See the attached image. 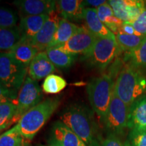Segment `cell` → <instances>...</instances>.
<instances>
[{
  "instance_id": "21",
  "label": "cell",
  "mask_w": 146,
  "mask_h": 146,
  "mask_svg": "<svg viewBox=\"0 0 146 146\" xmlns=\"http://www.w3.org/2000/svg\"><path fill=\"white\" fill-rule=\"evenodd\" d=\"M47 57L56 68L67 69L76 61V56L66 53L59 48H49L45 51Z\"/></svg>"
},
{
  "instance_id": "13",
  "label": "cell",
  "mask_w": 146,
  "mask_h": 146,
  "mask_svg": "<svg viewBox=\"0 0 146 146\" xmlns=\"http://www.w3.org/2000/svg\"><path fill=\"white\" fill-rule=\"evenodd\" d=\"M56 71V67L47 57L45 52H39L28 67L29 76L37 81L45 78Z\"/></svg>"
},
{
  "instance_id": "16",
  "label": "cell",
  "mask_w": 146,
  "mask_h": 146,
  "mask_svg": "<svg viewBox=\"0 0 146 146\" xmlns=\"http://www.w3.org/2000/svg\"><path fill=\"white\" fill-rule=\"evenodd\" d=\"M48 18L49 15L27 16L22 17L18 27L21 39L31 41L41 30Z\"/></svg>"
},
{
  "instance_id": "32",
  "label": "cell",
  "mask_w": 146,
  "mask_h": 146,
  "mask_svg": "<svg viewBox=\"0 0 146 146\" xmlns=\"http://www.w3.org/2000/svg\"><path fill=\"white\" fill-rule=\"evenodd\" d=\"M18 91L8 88L0 83V106L6 103H14L18 96Z\"/></svg>"
},
{
  "instance_id": "26",
  "label": "cell",
  "mask_w": 146,
  "mask_h": 146,
  "mask_svg": "<svg viewBox=\"0 0 146 146\" xmlns=\"http://www.w3.org/2000/svg\"><path fill=\"white\" fill-rule=\"evenodd\" d=\"M116 41L117 42L120 50L125 52H130L135 50L141 43L145 36L135 35H128L125 33L116 34Z\"/></svg>"
},
{
  "instance_id": "1",
  "label": "cell",
  "mask_w": 146,
  "mask_h": 146,
  "mask_svg": "<svg viewBox=\"0 0 146 146\" xmlns=\"http://www.w3.org/2000/svg\"><path fill=\"white\" fill-rule=\"evenodd\" d=\"M62 121L87 146H101L102 140L94 114L88 108L79 104L66 107L60 114Z\"/></svg>"
},
{
  "instance_id": "6",
  "label": "cell",
  "mask_w": 146,
  "mask_h": 146,
  "mask_svg": "<svg viewBox=\"0 0 146 146\" xmlns=\"http://www.w3.org/2000/svg\"><path fill=\"white\" fill-rule=\"evenodd\" d=\"M28 68L17 61L12 54L0 52V83L18 91L27 78Z\"/></svg>"
},
{
  "instance_id": "12",
  "label": "cell",
  "mask_w": 146,
  "mask_h": 146,
  "mask_svg": "<svg viewBox=\"0 0 146 146\" xmlns=\"http://www.w3.org/2000/svg\"><path fill=\"white\" fill-rule=\"evenodd\" d=\"M14 4L17 7L23 16L50 15L56 11V1L52 0H18L14 1Z\"/></svg>"
},
{
  "instance_id": "19",
  "label": "cell",
  "mask_w": 146,
  "mask_h": 146,
  "mask_svg": "<svg viewBox=\"0 0 146 146\" xmlns=\"http://www.w3.org/2000/svg\"><path fill=\"white\" fill-rule=\"evenodd\" d=\"M78 29H79V27L74 25L72 22L62 18L58 24L54 39L47 49L58 48V47L62 46L77 32Z\"/></svg>"
},
{
  "instance_id": "29",
  "label": "cell",
  "mask_w": 146,
  "mask_h": 146,
  "mask_svg": "<svg viewBox=\"0 0 146 146\" xmlns=\"http://www.w3.org/2000/svg\"><path fill=\"white\" fill-rule=\"evenodd\" d=\"M125 3L129 19V22L135 21L141 12V10L145 6L143 1L137 0H125Z\"/></svg>"
},
{
  "instance_id": "15",
  "label": "cell",
  "mask_w": 146,
  "mask_h": 146,
  "mask_svg": "<svg viewBox=\"0 0 146 146\" xmlns=\"http://www.w3.org/2000/svg\"><path fill=\"white\" fill-rule=\"evenodd\" d=\"M128 129L146 130V96H141L129 107Z\"/></svg>"
},
{
  "instance_id": "37",
  "label": "cell",
  "mask_w": 146,
  "mask_h": 146,
  "mask_svg": "<svg viewBox=\"0 0 146 146\" xmlns=\"http://www.w3.org/2000/svg\"><path fill=\"white\" fill-rule=\"evenodd\" d=\"M41 146H56V145H51V144H49L48 145H41Z\"/></svg>"
},
{
  "instance_id": "18",
  "label": "cell",
  "mask_w": 146,
  "mask_h": 146,
  "mask_svg": "<svg viewBox=\"0 0 146 146\" xmlns=\"http://www.w3.org/2000/svg\"><path fill=\"white\" fill-rule=\"evenodd\" d=\"M8 53L12 54L17 61L28 68L39 51L31 41L21 39Z\"/></svg>"
},
{
  "instance_id": "22",
  "label": "cell",
  "mask_w": 146,
  "mask_h": 146,
  "mask_svg": "<svg viewBox=\"0 0 146 146\" xmlns=\"http://www.w3.org/2000/svg\"><path fill=\"white\" fill-rule=\"evenodd\" d=\"M21 39L18 27H0V52H8Z\"/></svg>"
},
{
  "instance_id": "11",
  "label": "cell",
  "mask_w": 146,
  "mask_h": 146,
  "mask_svg": "<svg viewBox=\"0 0 146 146\" xmlns=\"http://www.w3.org/2000/svg\"><path fill=\"white\" fill-rule=\"evenodd\" d=\"M58 14L54 11L49 15L48 19L42 27L39 32L36 35L31 43L37 49L39 52H45L54 39V35L60 23Z\"/></svg>"
},
{
  "instance_id": "7",
  "label": "cell",
  "mask_w": 146,
  "mask_h": 146,
  "mask_svg": "<svg viewBox=\"0 0 146 146\" xmlns=\"http://www.w3.org/2000/svg\"><path fill=\"white\" fill-rule=\"evenodd\" d=\"M129 110V108L113 90L107 114L102 122L108 135H114L118 137L124 135L126 129H128Z\"/></svg>"
},
{
  "instance_id": "17",
  "label": "cell",
  "mask_w": 146,
  "mask_h": 146,
  "mask_svg": "<svg viewBox=\"0 0 146 146\" xmlns=\"http://www.w3.org/2000/svg\"><path fill=\"white\" fill-rule=\"evenodd\" d=\"M83 20L85 22V27L94 35L98 37L116 39L115 35L110 31L100 20L97 14L96 9L85 8Z\"/></svg>"
},
{
  "instance_id": "31",
  "label": "cell",
  "mask_w": 146,
  "mask_h": 146,
  "mask_svg": "<svg viewBox=\"0 0 146 146\" xmlns=\"http://www.w3.org/2000/svg\"><path fill=\"white\" fill-rule=\"evenodd\" d=\"M128 141L131 146H146V130H131Z\"/></svg>"
},
{
  "instance_id": "4",
  "label": "cell",
  "mask_w": 146,
  "mask_h": 146,
  "mask_svg": "<svg viewBox=\"0 0 146 146\" xmlns=\"http://www.w3.org/2000/svg\"><path fill=\"white\" fill-rule=\"evenodd\" d=\"M114 87L113 78L106 74L92 78L87 85V92L91 108L102 122L107 114Z\"/></svg>"
},
{
  "instance_id": "3",
  "label": "cell",
  "mask_w": 146,
  "mask_h": 146,
  "mask_svg": "<svg viewBox=\"0 0 146 146\" xmlns=\"http://www.w3.org/2000/svg\"><path fill=\"white\" fill-rule=\"evenodd\" d=\"M60 103V98L57 97L47 98L25 113L16 124L23 138L32 140L50 119Z\"/></svg>"
},
{
  "instance_id": "34",
  "label": "cell",
  "mask_w": 146,
  "mask_h": 146,
  "mask_svg": "<svg viewBox=\"0 0 146 146\" xmlns=\"http://www.w3.org/2000/svg\"><path fill=\"white\" fill-rule=\"evenodd\" d=\"M101 146H131L128 140L123 141L120 137L114 135H108L102 142Z\"/></svg>"
},
{
  "instance_id": "30",
  "label": "cell",
  "mask_w": 146,
  "mask_h": 146,
  "mask_svg": "<svg viewBox=\"0 0 146 146\" xmlns=\"http://www.w3.org/2000/svg\"><path fill=\"white\" fill-rule=\"evenodd\" d=\"M112 7L114 16L123 22H129V16L126 8L125 0H112L108 1Z\"/></svg>"
},
{
  "instance_id": "5",
  "label": "cell",
  "mask_w": 146,
  "mask_h": 146,
  "mask_svg": "<svg viewBox=\"0 0 146 146\" xmlns=\"http://www.w3.org/2000/svg\"><path fill=\"white\" fill-rule=\"evenodd\" d=\"M120 51L116 39L97 36L90 52L83 57L91 66L104 70L110 64Z\"/></svg>"
},
{
  "instance_id": "24",
  "label": "cell",
  "mask_w": 146,
  "mask_h": 146,
  "mask_svg": "<svg viewBox=\"0 0 146 146\" xmlns=\"http://www.w3.org/2000/svg\"><path fill=\"white\" fill-rule=\"evenodd\" d=\"M16 106L14 103H6L0 106V132L16 123Z\"/></svg>"
},
{
  "instance_id": "9",
  "label": "cell",
  "mask_w": 146,
  "mask_h": 146,
  "mask_svg": "<svg viewBox=\"0 0 146 146\" xmlns=\"http://www.w3.org/2000/svg\"><path fill=\"white\" fill-rule=\"evenodd\" d=\"M97 36L91 33L85 27H79L77 32L62 46L58 47L66 53L77 56H85L90 52Z\"/></svg>"
},
{
  "instance_id": "27",
  "label": "cell",
  "mask_w": 146,
  "mask_h": 146,
  "mask_svg": "<svg viewBox=\"0 0 146 146\" xmlns=\"http://www.w3.org/2000/svg\"><path fill=\"white\" fill-rule=\"evenodd\" d=\"M0 146H26L17 125L0 135Z\"/></svg>"
},
{
  "instance_id": "10",
  "label": "cell",
  "mask_w": 146,
  "mask_h": 146,
  "mask_svg": "<svg viewBox=\"0 0 146 146\" xmlns=\"http://www.w3.org/2000/svg\"><path fill=\"white\" fill-rule=\"evenodd\" d=\"M50 144L56 146H87L62 121H56L51 130Z\"/></svg>"
},
{
  "instance_id": "28",
  "label": "cell",
  "mask_w": 146,
  "mask_h": 146,
  "mask_svg": "<svg viewBox=\"0 0 146 146\" xmlns=\"http://www.w3.org/2000/svg\"><path fill=\"white\" fill-rule=\"evenodd\" d=\"M18 16L10 9L0 8V27L12 28L16 27Z\"/></svg>"
},
{
  "instance_id": "2",
  "label": "cell",
  "mask_w": 146,
  "mask_h": 146,
  "mask_svg": "<svg viewBox=\"0 0 146 146\" xmlns=\"http://www.w3.org/2000/svg\"><path fill=\"white\" fill-rule=\"evenodd\" d=\"M114 91L128 107L146 92V78L140 71L125 63L114 83Z\"/></svg>"
},
{
  "instance_id": "35",
  "label": "cell",
  "mask_w": 146,
  "mask_h": 146,
  "mask_svg": "<svg viewBox=\"0 0 146 146\" xmlns=\"http://www.w3.org/2000/svg\"><path fill=\"white\" fill-rule=\"evenodd\" d=\"M119 33H125L128 35H135L141 36V35L139 34L135 30L133 27L131 25L129 22H123V25L120 27Z\"/></svg>"
},
{
  "instance_id": "8",
  "label": "cell",
  "mask_w": 146,
  "mask_h": 146,
  "mask_svg": "<svg viewBox=\"0 0 146 146\" xmlns=\"http://www.w3.org/2000/svg\"><path fill=\"white\" fill-rule=\"evenodd\" d=\"M43 93L37 82L27 76L14 104L16 106V118L19 121L22 116L29 110L42 102Z\"/></svg>"
},
{
  "instance_id": "23",
  "label": "cell",
  "mask_w": 146,
  "mask_h": 146,
  "mask_svg": "<svg viewBox=\"0 0 146 146\" xmlns=\"http://www.w3.org/2000/svg\"><path fill=\"white\" fill-rule=\"evenodd\" d=\"M124 62L135 68L146 67V37L135 50L126 52Z\"/></svg>"
},
{
  "instance_id": "36",
  "label": "cell",
  "mask_w": 146,
  "mask_h": 146,
  "mask_svg": "<svg viewBox=\"0 0 146 146\" xmlns=\"http://www.w3.org/2000/svg\"><path fill=\"white\" fill-rule=\"evenodd\" d=\"M106 1H102V0H99V1H96V0H88V1H83L84 5H89V6H92L93 8L97 9L98 7L101 6L102 5L106 3Z\"/></svg>"
},
{
  "instance_id": "14",
  "label": "cell",
  "mask_w": 146,
  "mask_h": 146,
  "mask_svg": "<svg viewBox=\"0 0 146 146\" xmlns=\"http://www.w3.org/2000/svg\"><path fill=\"white\" fill-rule=\"evenodd\" d=\"M56 8L62 19L68 21L83 20L85 5L79 0H60L56 1Z\"/></svg>"
},
{
  "instance_id": "20",
  "label": "cell",
  "mask_w": 146,
  "mask_h": 146,
  "mask_svg": "<svg viewBox=\"0 0 146 146\" xmlns=\"http://www.w3.org/2000/svg\"><path fill=\"white\" fill-rule=\"evenodd\" d=\"M96 11L100 20L106 27L114 35L118 34L123 22L114 16L112 7L109 4L108 1L98 7Z\"/></svg>"
},
{
  "instance_id": "25",
  "label": "cell",
  "mask_w": 146,
  "mask_h": 146,
  "mask_svg": "<svg viewBox=\"0 0 146 146\" xmlns=\"http://www.w3.org/2000/svg\"><path fill=\"white\" fill-rule=\"evenodd\" d=\"M67 83L62 76L52 74L45 78L42 91L47 94H58L66 87Z\"/></svg>"
},
{
  "instance_id": "33",
  "label": "cell",
  "mask_w": 146,
  "mask_h": 146,
  "mask_svg": "<svg viewBox=\"0 0 146 146\" xmlns=\"http://www.w3.org/2000/svg\"><path fill=\"white\" fill-rule=\"evenodd\" d=\"M129 23L139 34L146 37V7L145 6L143 8L139 16L135 21Z\"/></svg>"
}]
</instances>
